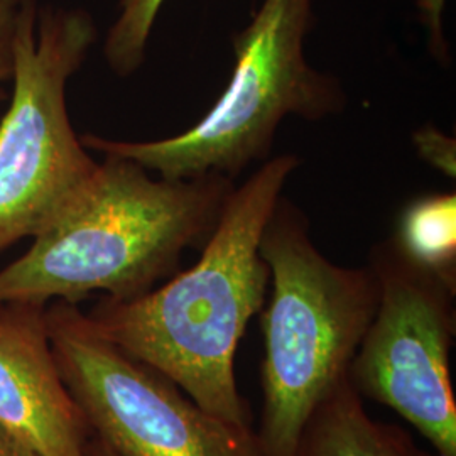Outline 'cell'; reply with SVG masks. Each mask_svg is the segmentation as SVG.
Returning <instances> with one entry per match:
<instances>
[{
    "label": "cell",
    "mask_w": 456,
    "mask_h": 456,
    "mask_svg": "<svg viewBox=\"0 0 456 456\" xmlns=\"http://www.w3.org/2000/svg\"><path fill=\"white\" fill-rule=\"evenodd\" d=\"M0 456H39L28 444L0 426Z\"/></svg>",
    "instance_id": "obj_15"
},
{
    "label": "cell",
    "mask_w": 456,
    "mask_h": 456,
    "mask_svg": "<svg viewBox=\"0 0 456 456\" xmlns=\"http://www.w3.org/2000/svg\"><path fill=\"white\" fill-rule=\"evenodd\" d=\"M273 293L262 308V456H293L314 408L348 377L379 305L370 265L345 267L311 240L305 213L282 196L264 228Z\"/></svg>",
    "instance_id": "obj_3"
},
{
    "label": "cell",
    "mask_w": 456,
    "mask_h": 456,
    "mask_svg": "<svg viewBox=\"0 0 456 456\" xmlns=\"http://www.w3.org/2000/svg\"><path fill=\"white\" fill-rule=\"evenodd\" d=\"M95 36L83 11H48L36 29L34 0L20 5L14 94L0 122V250L46 230L97 171L66 107L68 80Z\"/></svg>",
    "instance_id": "obj_5"
},
{
    "label": "cell",
    "mask_w": 456,
    "mask_h": 456,
    "mask_svg": "<svg viewBox=\"0 0 456 456\" xmlns=\"http://www.w3.org/2000/svg\"><path fill=\"white\" fill-rule=\"evenodd\" d=\"M166 0H122L120 16L105 41V56L120 77H129L144 61L156 17Z\"/></svg>",
    "instance_id": "obj_11"
},
{
    "label": "cell",
    "mask_w": 456,
    "mask_h": 456,
    "mask_svg": "<svg viewBox=\"0 0 456 456\" xmlns=\"http://www.w3.org/2000/svg\"><path fill=\"white\" fill-rule=\"evenodd\" d=\"M86 456H120L115 450H112L107 443L94 436L88 441V446H86Z\"/></svg>",
    "instance_id": "obj_16"
},
{
    "label": "cell",
    "mask_w": 456,
    "mask_h": 456,
    "mask_svg": "<svg viewBox=\"0 0 456 456\" xmlns=\"http://www.w3.org/2000/svg\"><path fill=\"white\" fill-rule=\"evenodd\" d=\"M293 456H438L403 426L379 421L348 379L314 408Z\"/></svg>",
    "instance_id": "obj_9"
},
{
    "label": "cell",
    "mask_w": 456,
    "mask_h": 456,
    "mask_svg": "<svg viewBox=\"0 0 456 456\" xmlns=\"http://www.w3.org/2000/svg\"><path fill=\"white\" fill-rule=\"evenodd\" d=\"M233 188L220 175L152 180L142 166L105 156L82 195L0 271V306L77 305L95 291L132 299L154 289L186 248L210 239Z\"/></svg>",
    "instance_id": "obj_2"
},
{
    "label": "cell",
    "mask_w": 456,
    "mask_h": 456,
    "mask_svg": "<svg viewBox=\"0 0 456 456\" xmlns=\"http://www.w3.org/2000/svg\"><path fill=\"white\" fill-rule=\"evenodd\" d=\"M409 259L456 288V195L436 193L411 201L392 237Z\"/></svg>",
    "instance_id": "obj_10"
},
{
    "label": "cell",
    "mask_w": 456,
    "mask_h": 456,
    "mask_svg": "<svg viewBox=\"0 0 456 456\" xmlns=\"http://www.w3.org/2000/svg\"><path fill=\"white\" fill-rule=\"evenodd\" d=\"M49 342L94 436L120 456H262L256 429L198 406L163 374L107 342L63 301L46 308Z\"/></svg>",
    "instance_id": "obj_6"
},
{
    "label": "cell",
    "mask_w": 456,
    "mask_h": 456,
    "mask_svg": "<svg viewBox=\"0 0 456 456\" xmlns=\"http://www.w3.org/2000/svg\"><path fill=\"white\" fill-rule=\"evenodd\" d=\"M369 265L379 305L346 379L363 401L408 421L436 455L456 456V288L409 259L394 239L375 247Z\"/></svg>",
    "instance_id": "obj_7"
},
{
    "label": "cell",
    "mask_w": 456,
    "mask_h": 456,
    "mask_svg": "<svg viewBox=\"0 0 456 456\" xmlns=\"http://www.w3.org/2000/svg\"><path fill=\"white\" fill-rule=\"evenodd\" d=\"M0 426L39 456H86L92 431L54 359L45 306H0Z\"/></svg>",
    "instance_id": "obj_8"
},
{
    "label": "cell",
    "mask_w": 456,
    "mask_h": 456,
    "mask_svg": "<svg viewBox=\"0 0 456 456\" xmlns=\"http://www.w3.org/2000/svg\"><path fill=\"white\" fill-rule=\"evenodd\" d=\"M299 163L294 154L269 158L235 186L193 267L137 297H103L86 314L107 342L240 429L254 428L237 386L235 355L248 322L265 305L271 279L259 250L262 233Z\"/></svg>",
    "instance_id": "obj_1"
},
{
    "label": "cell",
    "mask_w": 456,
    "mask_h": 456,
    "mask_svg": "<svg viewBox=\"0 0 456 456\" xmlns=\"http://www.w3.org/2000/svg\"><path fill=\"white\" fill-rule=\"evenodd\" d=\"M446 0H418L421 22L428 28L429 51L436 61L446 63L450 60V46L443 33V11Z\"/></svg>",
    "instance_id": "obj_14"
},
{
    "label": "cell",
    "mask_w": 456,
    "mask_h": 456,
    "mask_svg": "<svg viewBox=\"0 0 456 456\" xmlns=\"http://www.w3.org/2000/svg\"><path fill=\"white\" fill-rule=\"evenodd\" d=\"M22 2L24 0H0V102L5 100L4 85L12 80L14 36Z\"/></svg>",
    "instance_id": "obj_12"
},
{
    "label": "cell",
    "mask_w": 456,
    "mask_h": 456,
    "mask_svg": "<svg viewBox=\"0 0 456 456\" xmlns=\"http://www.w3.org/2000/svg\"><path fill=\"white\" fill-rule=\"evenodd\" d=\"M311 26V0H264L250 24L232 37L235 65L224 95L195 126L149 142L85 135L83 146L166 180L207 175L235 180L247 166L269 159L286 117L316 122L345 109L342 83L306 60Z\"/></svg>",
    "instance_id": "obj_4"
},
{
    "label": "cell",
    "mask_w": 456,
    "mask_h": 456,
    "mask_svg": "<svg viewBox=\"0 0 456 456\" xmlns=\"http://www.w3.org/2000/svg\"><path fill=\"white\" fill-rule=\"evenodd\" d=\"M416 146L424 159L435 167L444 171L448 176H455V141L441 134L438 129L424 127L416 134Z\"/></svg>",
    "instance_id": "obj_13"
}]
</instances>
